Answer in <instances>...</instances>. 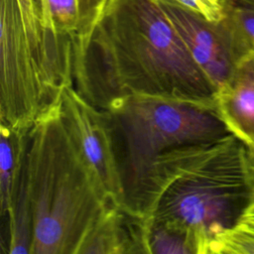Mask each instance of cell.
<instances>
[{"label": "cell", "mask_w": 254, "mask_h": 254, "mask_svg": "<svg viewBox=\"0 0 254 254\" xmlns=\"http://www.w3.org/2000/svg\"><path fill=\"white\" fill-rule=\"evenodd\" d=\"M72 81L99 109L130 95L215 107L216 88L158 0H108L93 30L73 36Z\"/></svg>", "instance_id": "cell-1"}, {"label": "cell", "mask_w": 254, "mask_h": 254, "mask_svg": "<svg viewBox=\"0 0 254 254\" xmlns=\"http://www.w3.org/2000/svg\"><path fill=\"white\" fill-rule=\"evenodd\" d=\"M254 199V151L233 134L189 144L155 163L147 216L187 232L198 254L236 225Z\"/></svg>", "instance_id": "cell-2"}, {"label": "cell", "mask_w": 254, "mask_h": 254, "mask_svg": "<svg viewBox=\"0 0 254 254\" xmlns=\"http://www.w3.org/2000/svg\"><path fill=\"white\" fill-rule=\"evenodd\" d=\"M26 184L33 213L32 254H77L104 210L115 204L75 148L59 105L29 132Z\"/></svg>", "instance_id": "cell-3"}, {"label": "cell", "mask_w": 254, "mask_h": 254, "mask_svg": "<svg viewBox=\"0 0 254 254\" xmlns=\"http://www.w3.org/2000/svg\"><path fill=\"white\" fill-rule=\"evenodd\" d=\"M102 110L123 191L121 207L139 216L147 215L152 173L163 154L231 134L215 107L191 101L130 95Z\"/></svg>", "instance_id": "cell-4"}, {"label": "cell", "mask_w": 254, "mask_h": 254, "mask_svg": "<svg viewBox=\"0 0 254 254\" xmlns=\"http://www.w3.org/2000/svg\"><path fill=\"white\" fill-rule=\"evenodd\" d=\"M73 36L48 27L29 36L19 0H0V122L29 132L73 85Z\"/></svg>", "instance_id": "cell-5"}, {"label": "cell", "mask_w": 254, "mask_h": 254, "mask_svg": "<svg viewBox=\"0 0 254 254\" xmlns=\"http://www.w3.org/2000/svg\"><path fill=\"white\" fill-rule=\"evenodd\" d=\"M158 1L193 61L217 89L254 43L226 11L220 21L210 22L185 8Z\"/></svg>", "instance_id": "cell-6"}, {"label": "cell", "mask_w": 254, "mask_h": 254, "mask_svg": "<svg viewBox=\"0 0 254 254\" xmlns=\"http://www.w3.org/2000/svg\"><path fill=\"white\" fill-rule=\"evenodd\" d=\"M59 111L66 132L105 195L121 206L123 191L104 110L89 103L69 85L62 94Z\"/></svg>", "instance_id": "cell-7"}, {"label": "cell", "mask_w": 254, "mask_h": 254, "mask_svg": "<svg viewBox=\"0 0 254 254\" xmlns=\"http://www.w3.org/2000/svg\"><path fill=\"white\" fill-rule=\"evenodd\" d=\"M214 102L229 132L254 151V46L217 87Z\"/></svg>", "instance_id": "cell-8"}, {"label": "cell", "mask_w": 254, "mask_h": 254, "mask_svg": "<svg viewBox=\"0 0 254 254\" xmlns=\"http://www.w3.org/2000/svg\"><path fill=\"white\" fill-rule=\"evenodd\" d=\"M147 216L109 205L84 238L77 254L148 253Z\"/></svg>", "instance_id": "cell-9"}, {"label": "cell", "mask_w": 254, "mask_h": 254, "mask_svg": "<svg viewBox=\"0 0 254 254\" xmlns=\"http://www.w3.org/2000/svg\"><path fill=\"white\" fill-rule=\"evenodd\" d=\"M29 132H19L8 125L0 124V209L2 217L8 216L13 195L24 171Z\"/></svg>", "instance_id": "cell-10"}, {"label": "cell", "mask_w": 254, "mask_h": 254, "mask_svg": "<svg viewBox=\"0 0 254 254\" xmlns=\"http://www.w3.org/2000/svg\"><path fill=\"white\" fill-rule=\"evenodd\" d=\"M7 220L9 232L7 252L10 254H31L34 225L32 207L26 184V163L20 183L13 195Z\"/></svg>", "instance_id": "cell-11"}, {"label": "cell", "mask_w": 254, "mask_h": 254, "mask_svg": "<svg viewBox=\"0 0 254 254\" xmlns=\"http://www.w3.org/2000/svg\"><path fill=\"white\" fill-rule=\"evenodd\" d=\"M147 251L153 254H198L190 236L178 228L156 222L147 216Z\"/></svg>", "instance_id": "cell-12"}, {"label": "cell", "mask_w": 254, "mask_h": 254, "mask_svg": "<svg viewBox=\"0 0 254 254\" xmlns=\"http://www.w3.org/2000/svg\"><path fill=\"white\" fill-rule=\"evenodd\" d=\"M208 253L254 254V229L238 222L211 241Z\"/></svg>", "instance_id": "cell-13"}, {"label": "cell", "mask_w": 254, "mask_h": 254, "mask_svg": "<svg viewBox=\"0 0 254 254\" xmlns=\"http://www.w3.org/2000/svg\"><path fill=\"white\" fill-rule=\"evenodd\" d=\"M49 14L54 29L62 34L77 35L79 9L77 0H48Z\"/></svg>", "instance_id": "cell-14"}, {"label": "cell", "mask_w": 254, "mask_h": 254, "mask_svg": "<svg viewBox=\"0 0 254 254\" xmlns=\"http://www.w3.org/2000/svg\"><path fill=\"white\" fill-rule=\"evenodd\" d=\"M222 4L254 43V0H222Z\"/></svg>", "instance_id": "cell-15"}, {"label": "cell", "mask_w": 254, "mask_h": 254, "mask_svg": "<svg viewBox=\"0 0 254 254\" xmlns=\"http://www.w3.org/2000/svg\"><path fill=\"white\" fill-rule=\"evenodd\" d=\"M190 10L210 22H218L224 16L222 0H160Z\"/></svg>", "instance_id": "cell-16"}, {"label": "cell", "mask_w": 254, "mask_h": 254, "mask_svg": "<svg viewBox=\"0 0 254 254\" xmlns=\"http://www.w3.org/2000/svg\"><path fill=\"white\" fill-rule=\"evenodd\" d=\"M108 0H77L79 31L76 36L87 37L97 24Z\"/></svg>", "instance_id": "cell-17"}, {"label": "cell", "mask_w": 254, "mask_h": 254, "mask_svg": "<svg viewBox=\"0 0 254 254\" xmlns=\"http://www.w3.org/2000/svg\"><path fill=\"white\" fill-rule=\"evenodd\" d=\"M19 2L26 29L30 32H38L42 30L44 25L37 15L34 0H19Z\"/></svg>", "instance_id": "cell-18"}, {"label": "cell", "mask_w": 254, "mask_h": 254, "mask_svg": "<svg viewBox=\"0 0 254 254\" xmlns=\"http://www.w3.org/2000/svg\"><path fill=\"white\" fill-rule=\"evenodd\" d=\"M239 222H241V223L247 225L248 227L254 229V199L252 200V202L247 207L246 211L244 212V214L240 218Z\"/></svg>", "instance_id": "cell-19"}]
</instances>
